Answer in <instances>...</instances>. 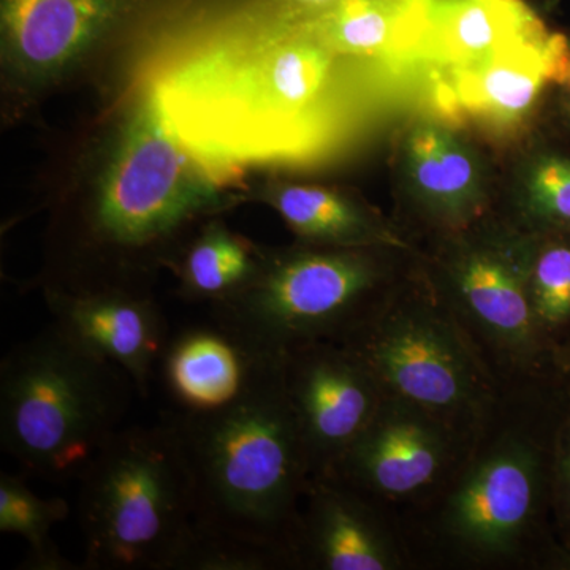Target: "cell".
Listing matches in <instances>:
<instances>
[{
    "label": "cell",
    "mask_w": 570,
    "mask_h": 570,
    "mask_svg": "<svg viewBox=\"0 0 570 570\" xmlns=\"http://www.w3.org/2000/svg\"><path fill=\"white\" fill-rule=\"evenodd\" d=\"M86 570H176L193 539L194 482L164 420L121 428L80 475Z\"/></svg>",
    "instance_id": "cell-7"
},
{
    "label": "cell",
    "mask_w": 570,
    "mask_h": 570,
    "mask_svg": "<svg viewBox=\"0 0 570 570\" xmlns=\"http://www.w3.org/2000/svg\"><path fill=\"white\" fill-rule=\"evenodd\" d=\"M317 26L336 51L377 55L395 36L396 17L387 0H336Z\"/></svg>",
    "instance_id": "cell-23"
},
{
    "label": "cell",
    "mask_w": 570,
    "mask_h": 570,
    "mask_svg": "<svg viewBox=\"0 0 570 570\" xmlns=\"http://www.w3.org/2000/svg\"><path fill=\"white\" fill-rule=\"evenodd\" d=\"M174 0H0L3 69L21 86L61 80Z\"/></svg>",
    "instance_id": "cell-11"
},
{
    "label": "cell",
    "mask_w": 570,
    "mask_h": 570,
    "mask_svg": "<svg viewBox=\"0 0 570 570\" xmlns=\"http://www.w3.org/2000/svg\"><path fill=\"white\" fill-rule=\"evenodd\" d=\"M294 6L305 10H328L336 0H291Z\"/></svg>",
    "instance_id": "cell-26"
},
{
    "label": "cell",
    "mask_w": 570,
    "mask_h": 570,
    "mask_svg": "<svg viewBox=\"0 0 570 570\" xmlns=\"http://www.w3.org/2000/svg\"><path fill=\"white\" fill-rule=\"evenodd\" d=\"M561 374L499 389L466 460L441 493L397 517L414 570L570 564L554 530Z\"/></svg>",
    "instance_id": "cell-2"
},
{
    "label": "cell",
    "mask_w": 570,
    "mask_h": 570,
    "mask_svg": "<svg viewBox=\"0 0 570 570\" xmlns=\"http://www.w3.org/2000/svg\"><path fill=\"white\" fill-rule=\"evenodd\" d=\"M474 438L406 401L385 396L370 425L324 478L397 519L441 493L466 460Z\"/></svg>",
    "instance_id": "cell-10"
},
{
    "label": "cell",
    "mask_w": 570,
    "mask_h": 570,
    "mask_svg": "<svg viewBox=\"0 0 570 570\" xmlns=\"http://www.w3.org/2000/svg\"><path fill=\"white\" fill-rule=\"evenodd\" d=\"M165 420L178 434L193 475L195 528L276 551L294 570L292 542L311 474L285 393L283 354L234 406Z\"/></svg>",
    "instance_id": "cell-3"
},
{
    "label": "cell",
    "mask_w": 570,
    "mask_h": 570,
    "mask_svg": "<svg viewBox=\"0 0 570 570\" xmlns=\"http://www.w3.org/2000/svg\"><path fill=\"white\" fill-rule=\"evenodd\" d=\"M335 52L317 24L236 22L160 70L149 96L176 137L234 181L246 165L324 151Z\"/></svg>",
    "instance_id": "cell-1"
},
{
    "label": "cell",
    "mask_w": 570,
    "mask_h": 570,
    "mask_svg": "<svg viewBox=\"0 0 570 570\" xmlns=\"http://www.w3.org/2000/svg\"><path fill=\"white\" fill-rule=\"evenodd\" d=\"M266 197L305 245L396 246L412 249L396 228L335 190L287 184L276 187Z\"/></svg>",
    "instance_id": "cell-17"
},
{
    "label": "cell",
    "mask_w": 570,
    "mask_h": 570,
    "mask_svg": "<svg viewBox=\"0 0 570 570\" xmlns=\"http://www.w3.org/2000/svg\"><path fill=\"white\" fill-rule=\"evenodd\" d=\"M524 284L535 332L560 370L570 343V234L530 235Z\"/></svg>",
    "instance_id": "cell-19"
},
{
    "label": "cell",
    "mask_w": 570,
    "mask_h": 570,
    "mask_svg": "<svg viewBox=\"0 0 570 570\" xmlns=\"http://www.w3.org/2000/svg\"><path fill=\"white\" fill-rule=\"evenodd\" d=\"M385 396L406 401L475 436L499 385L420 265L414 277L365 328L347 340Z\"/></svg>",
    "instance_id": "cell-8"
},
{
    "label": "cell",
    "mask_w": 570,
    "mask_h": 570,
    "mask_svg": "<svg viewBox=\"0 0 570 570\" xmlns=\"http://www.w3.org/2000/svg\"><path fill=\"white\" fill-rule=\"evenodd\" d=\"M178 261L184 298L217 306L242 295L257 281L266 254L223 224H209Z\"/></svg>",
    "instance_id": "cell-18"
},
{
    "label": "cell",
    "mask_w": 570,
    "mask_h": 570,
    "mask_svg": "<svg viewBox=\"0 0 570 570\" xmlns=\"http://www.w3.org/2000/svg\"><path fill=\"white\" fill-rule=\"evenodd\" d=\"M292 560L294 570H414L395 517L330 478L307 487Z\"/></svg>",
    "instance_id": "cell-13"
},
{
    "label": "cell",
    "mask_w": 570,
    "mask_h": 570,
    "mask_svg": "<svg viewBox=\"0 0 570 570\" xmlns=\"http://www.w3.org/2000/svg\"><path fill=\"white\" fill-rule=\"evenodd\" d=\"M52 325L67 340L118 366L135 392L149 396L170 337L163 311L148 294L127 291L62 292L45 288Z\"/></svg>",
    "instance_id": "cell-14"
},
{
    "label": "cell",
    "mask_w": 570,
    "mask_h": 570,
    "mask_svg": "<svg viewBox=\"0 0 570 570\" xmlns=\"http://www.w3.org/2000/svg\"><path fill=\"white\" fill-rule=\"evenodd\" d=\"M566 88H569V89H570V85L566 86Z\"/></svg>",
    "instance_id": "cell-28"
},
{
    "label": "cell",
    "mask_w": 570,
    "mask_h": 570,
    "mask_svg": "<svg viewBox=\"0 0 570 570\" xmlns=\"http://www.w3.org/2000/svg\"><path fill=\"white\" fill-rule=\"evenodd\" d=\"M561 371H566V373L570 374V343L569 346L566 347L564 354H562L560 360Z\"/></svg>",
    "instance_id": "cell-27"
},
{
    "label": "cell",
    "mask_w": 570,
    "mask_h": 570,
    "mask_svg": "<svg viewBox=\"0 0 570 570\" xmlns=\"http://www.w3.org/2000/svg\"><path fill=\"white\" fill-rule=\"evenodd\" d=\"M223 171L190 151L146 96L124 127L97 187L77 257L52 291L146 294L154 254L190 220L219 205Z\"/></svg>",
    "instance_id": "cell-4"
},
{
    "label": "cell",
    "mask_w": 570,
    "mask_h": 570,
    "mask_svg": "<svg viewBox=\"0 0 570 570\" xmlns=\"http://www.w3.org/2000/svg\"><path fill=\"white\" fill-rule=\"evenodd\" d=\"M69 513L66 499L40 497L21 475L0 474V532L20 535L28 543L20 569H82L62 557L51 539L52 528L66 521Z\"/></svg>",
    "instance_id": "cell-21"
},
{
    "label": "cell",
    "mask_w": 570,
    "mask_h": 570,
    "mask_svg": "<svg viewBox=\"0 0 570 570\" xmlns=\"http://www.w3.org/2000/svg\"><path fill=\"white\" fill-rule=\"evenodd\" d=\"M509 227L524 235L570 234V157L546 154L531 165L519 223Z\"/></svg>",
    "instance_id": "cell-22"
},
{
    "label": "cell",
    "mask_w": 570,
    "mask_h": 570,
    "mask_svg": "<svg viewBox=\"0 0 570 570\" xmlns=\"http://www.w3.org/2000/svg\"><path fill=\"white\" fill-rule=\"evenodd\" d=\"M554 530L570 558V374L561 371V404L553 452Z\"/></svg>",
    "instance_id": "cell-25"
},
{
    "label": "cell",
    "mask_w": 570,
    "mask_h": 570,
    "mask_svg": "<svg viewBox=\"0 0 570 570\" xmlns=\"http://www.w3.org/2000/svg\"><path fill=\"white\" fill-rule=\"evenodd\" d=\"M530 235L508 224L441 236L423 275L499 387L560 373L535 332L527 273Z\"/></svg>",
    "instance_id": "cell-9"
},
{
    "label": "cell",
    "mask_w": 570,
    "mask_h": 570,
    "mask_svg": "<svg viewBox=\"0 0 570 570\" xmlns=\"http://www.w3.org/2000/svg\"><path fill=\"white\" fill-rule=\"evenodd\" d=\"M406 157L423 223L439 238L482 220L478 164L453 135L434 124H420L409 135Z\"/></svg>",
    "instance_id": "cell-16"
},
{
    "label": "cell",
    "mask_w": 570,
    "mask_h": 570,
    "mask_svg": "<svg viewBox=\"0 0 570 570\" xmlns=\"http://www.w3.org/2000/svg\"><path fill=\"white\" fill-rule=\"evenodd\" d=\"M283 379L311 480L324 478L370 425L384 390L352 348L325 341L283 352Z\"/></svg>",
    "instance_id": "cell-12"
},
{
    "label": "cell",
    "mask_w": 570,
    "mask_h": 570,
    "mask_svg": "<svg viewBox=\"0 0 570 570\" xmlns=\"http://www.w3.org/2000/svg\"><path fill=\"white\" fill-rule=\"evenodd\" d=\"M176 570H288V564L276 551L213 538L195 528Z\"/></svg>",
    "instance_id": "cell-24"
},
{
    "label": "cell",
    "mask_w": 570,
    "mask_h": 570,
    "mask_svg": "<svg viewBox=\"0 0 570 570\" xmlns=\"http://www.w3.org/2000/svg\"><path fill=\"white\" fill-rule=\"evenodd\" d=\"M281 354L255 346L217 321L168 337L157 373L171 404L168 415L204 417L239 403Z\"/></svg>",
    "instance_id": "cell-15"
},
{
    "label": "cell",
    "mask_w": 570,
    "mask_h": 570,
    "mask_svg": "<svg viewBox=\"0 0 570 570\" xmlns=\"http://www.w3.org/2000/svg\"><path fill=\"white\" fill-rule=\"evenodd\" d=\"M134 392L122 370L51 324L0 363L2 450L41 479L78 480L121 430Z\"/></svg>",
    "instance_id": "cell-5"
},
{
    "label": "cell",
    "mask_w": 570,
    "mask_h": 570,
    "mask_svg": "<svg viewBox=\"0 0 570 570\" xmlns=\"http://www.w3.org/2000/svg\"><path fill=\"white\" fill-rule=\"evenodd\" d=\"M415 257L396 246L306 245L266 254L249 288L213 306L214 321L275 354L322 341L343 344L419 275Z\"/></svg>",
    "instance_id": "cell-6"
},
{
    "label": "cell",
    "mask_w": 570,
    "mask_h": 570,
    "mask_svg": "<svg viewBox=\"0 0 570 570\" xmlns=\"http://www.w3.org/2000/svg\"><path fill=\"white\" fill-rule=\"evenodd\" d=\"M542 24L515 0H453L441 18V37L450 55L475 66Z\"/></svg>",
    "instance_id": "cell-20"
}]
</instances>
